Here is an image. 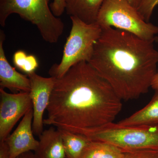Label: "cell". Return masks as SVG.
<instances>
[{
	"label": "cell",
	"mask_w": 158,
	"mask_h": 158,
	"mask_svg": "<svg viewBox=\"0 0 158 158\" xmlns=\"http://www.w3.org/2000/svg\"><path fill=\"white\" fill-rule=\"evenodd\" d=\"M122 102L90 64L82 61L55 78L44 123L86 138L113 123L122 109Z\"/></svg>",
	"instance_id": "cell-1"
},
{
	"label": "cell",
	"mask_w": 158,
	"mask_h": 158,
	"mask_svg": "<svg viewBox=\"0 0 158 158\" xmlns=\"http://www.w3.org/2000/svg\"><path fill=\"white\" fill-rule=\"evenodd\" d=\"M154 42L114 28L102 29L88 62L122 100L136 99L148 92L158 71Z\"/></svg>",
	"instance_id": "cell-2"
},
{
	"label": "cell",
	"mask_w": 158,
	"mask_h": 158,
	"mask_svg": "<svg viewBox=\"0 0 158 158\" xmlns=\"http://www.w3.org/2000/svg\"><path fill=\"white\" fill-rule=\"evenodd\" d=\"M50 1L0 0V25L5 27L9 15L17 14L36 26L46 42L56 43L63 34L64 24L53 14Z\"/></svg>",
	"instance_id": "cell-3"
},
{
	"label": "cell",
	"mask_w": 158,
	"mask_h": 158,
	"mask_svg": "<svg viewBox=\"0 0 158 158\" xmlns=\"http://www.w3.org/2000/svg\"><path fill=\"white\" fill-rule=\"evenodd\" d=\"M70 19L72 25L62 60L59 64H54L49 71L50 76L53 77H61L79 62H89L94 44L101 34L102 29L96 23L89 24L76 17Z\"/></svg>",
	"instance_id": "cell-4"
},
{
	"label": "cell",
	"mask_w": 158,
	"mask_h": 158,
	"mask_svg": "<svg viewBox=\"0 0 158 158\" xmlns=\"http://www.w3.org/2000/svg\"><path fill=\"white\" fill-rule=\"evenodd\" d=\"M96 23L102 29L114 28L145 40H155L158 33V27L147 22L128 0H105Z\"/></svg>",
	"instance_id": "cell-5"
},
{
	"label": "cell",
	"mask_w": 158,
	"mask_h": 158,
	"mask_svg": "<svg viewBox=\"0 0 158 158\" xmlns=\"http://www.w3.org/2000/svg\"><path fill=\"white\" fill-rule=\"evenodd\" d=\"M87 138L109 142L124 152L158 150V130L155 127L123 126L112 123L94 131Z\"/></svg>",
	"instance_id": "cell-6"
},
{
	"label": "cell",
	"mask_w": 158,
	"mask_h": 158,
	"mask_svg": "<svg viewBox=\"0 0 158 158\" xmlns=\"http://www.w3.org/2000/svg\"><path fill=\"white\" fill-rule=\"evenodd\" d=\"M0 142H3L33 105L30 92L9 93L0 88Z\"/></svg>",
	"instance_id": "cell-7"
},
{
	"label": "cell",
	"mask_w": 158,
	"mask_h": 158,
	"mask_svg": "<svg viewBox=\"0 0 158 158\" xmlns=\"http://www.w3.org/2000/svg\"><path fill=\"white\" fill-rule=\"evenodd\" d=\"M27 75L31 81L30 95L33 105L32 128L34 135L39 136L44 131V114L49 104L55 78L44 77L35 72Z\"/></svg>",
	"instance_id": "cell-8"
},
{
	"label": "cell",
	"mask_w": 158,
	"mask_h": 158,
	"mask_svg": "<svg viewBox=\"0 0 158 158\" xmlns=\"http://www.w3.org/2000/svg\"><path fill=\"white\" fill-rule=\"evenodd\" d=\"M33 119V110L31 108L23 117L16 129L6 139L9 158H16L23 153L37 149L39 141L34 136Z\"/></svg>",
	"instance_id": "cell-9"
},
{
	"label": "cell",
	"mask_w": 158,
	"mask_h": 158,
	"mask_svg": "<svg viewBox=\"0 0 158 158\" xmlns=\"http://www.w3.org/2000/svg\"><path fill=\"white\" fill-rule=\"evenodd\" d=\"M6 39L4 31H0V86L11 91L30 92L31 81L28 77L19 73L8 62L3 48Z\"/></svg>",
	"instance_id": "cell-10"
},
{
	"label": "cell",
	"mask_w": 158,
	"mask_h": 158,
	"mask_svg": "<svg viewBox=\"0 0 158 158\" xmlns=\"http://www.w3.org/2000/svg\"><path fill=\"white\" fill-rule=\"evenodd\" d=\"M39 145L34 152L36 158H66L61 133L53 127L39 136Z\"/></svg>",
	"instance_id": "cell-11"
},
{
	"label": "cell",
	"mask_w": 158,
	"mask_h": 158,
	"mask_svg": "<svg viewBox=\"0 0 158 158\" xmlns=\"http://www.w3.org/2000/svg\"><path fill=\"white\" fill-rule=\"evenodd\" d=\"M123 126L154 127L158 125V89L145 106L117 123Z\"/></svg>",
	"instance_id": "cell-12"
},
{
	"label": "cell",
	"mask_w": 158,
	"mask_h": 158,
	"mask_svg": "<svg viewBox=\"0 0 158 158\" xmlns=\"http://www.w3.org/2000/svg\"><path fill=\"white\" fill-rule=\"evenodd\" d=\"M105 0H65V10L70 17L87 24L95 23Z\"/></svg>",
	"instance_id": "cell-13"
},
{
	"label": "cell",
	"mask_w": 158,
	"mask_h": 158,
	"mask_svg": "<svg viewBox=\"0 0 158 158\" xmlns=\"http://www.w3.org/2000/svg\"><path fill=\"white\" fill-rule=\"evenodd\" d=\"M125 152L114 144L105 141H90L81 158H125Z\"/></svg>",
	"instance_id": "cell-14"
},
{
	"label": "cell",
	"mask_w": 158,
	"mask_h": 158,
	"mask_svg": "<svg viewBox=\"0 0 158 158\" xmlns=\"http://www.w3.org/2000/svg\"><path fill=\"white\" fill-rule=\"evenodd\" d=\"M58 129L62 135L66 158H81L90 140L81 135Z\"/></svg>",
	"instance_id": "cell-15"
},
{
	"label": "cell",
	"mask_w": 158,
	"mask_h": 158,
	"mask_svg": "<svg viewBox=\"0 0 158 158\" xmlns=\"http://www.w3.org/2000/svg\"><path fill=\"white\" fill-rule=\"evenodd\" d=\"M12 60L14 65L19 70L28 75L35 72L38 67L37 58L33 55H28L23 51H16Z\"/></svg>",
	"instance_id": "cell-16"
},
{
	"label": "cell",
	"mask_w": 158,
	"mask_h": 158,
	"mask_svg": "<svg viewBox=\"0 0 158 158\" xmlns=\"http://www.w3.org/2000/svg\"><path fill=\"white\" fill-rule=\"evenodd\" d=\"M158 5V0H142L137 9L143 18L149 22L154 10Z\"/></svg>",
	"instance_id": "cell-17"
},
{
	"label": "cell",
	"mask_w": 158,
	"mask_h": 158,
	"mask_svg": "<svg viewBox=\"0 0 158 158\" xmlns=\"http://www.w3.org/2000/svg\"><path fill=\"white\" fill-rule=\"evenodd\" d=\"M125 152V158H158V150H144Z\"/></svg>",
	"instance_id": "cell-18"
},
{
	"label": "cell",
	"mask_w": 158,
	"mask_h": 158,
	"mask_svg": "<svg viewBox=\"0 0 158 158\" xmlns=\"http://www.w3.org/2000/svg\"><path fill=\"white\" fill-rule=\"evenodd\" d=\"M65 0H53L50 5L53 14L59 17L61 16L65 10Z\"/></svg>",
	"instance_id": "cell-19"
},
{
	"label": "cell",
	"mask_w": 158,
	"mask_h": 158,
	"mask_svg": "<svg viewBox=\"0 0 158 158\" xmlns=\"http://www.w3.org/2000/svg\"><path fill=\"white\" fill-rule=\"evenodd\" d=\"M0 158H9V148L5 141L0 142Z\"/></svg>",
	"instance_id": "cell-20"
},
{
	"label": "cell",
	"mask_w": 158,
	"mask_h": 158,
	"mask_svg": "<svg viewBox=\"0 0 158 158\" xmlns=\"http://www.w3.org/2000/svg\"><path fill=\"white\" fill-rule=\"evenodd\" d=\"M16 158H36L34 153L32 152L24 153L20 155Z\"/></svg>",
	"instance_id": "cell-21"
},
{
	"label": "cell",
	"mask_w": 158,
	"mask_h": 158,
	"mask_svg": "<svg viewBox=\"0 0 158 158\" xmlns=\"http://www.w3.org/2000/svg\"><path fill=\"white\" fill-rule=\"evenodd\" d=\"M151 88L155 90L158 89V70L153 80Z\"/></svg>",
	"instance_id": "cell-22"
},
{
	"label": "cell",
	"mask_w": 158,
	"mask_h": 158,
	"mask_svg": "<svg viewBox=\"0 0 158 158\" xmlns=\"http://www.w3.org/2000/svg\"><path fill=\"white\" fill-rule=\"evenodd\" d=\"M130 4L134 7L138 9V6L141 4L142 0H128Z\"/></svg>",
	"instance_id": "cell-23"
},
{
	"label": "cell",
	"mask_w": 158,
	"mask_h": 158,
	"mask_svg": "<svg viewBox=\"0 0 158 158\" xmlns=\"http://www.w3.org/2000/svg\"><path fill=\"white\" fill-rule=\"evenodd\" d=\"M155 42L158 43V36H156L155 38Z\"/></svg>",
	"instance_id": "cell-24"
},
{
	"label": "cell",
	"mask_w": 158,
	"mask_h": 158,
	"mask_svg": "<svg viewBox=\"0 0 158 158\" xmlns=\"http://www.w3.org/2000/svg\"><path fill=\"white\" fill-rule=\"evenodd\" d=\"M154 127H156V128L158 130V125Z\"/></svg>",
	"instance_id": "cell-25"
}]
</instances>
